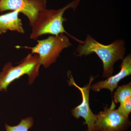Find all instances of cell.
Returning a JSON list of instances; mask_svg holds the SVG:
<instances>
[{
	"instance_id": "cell-1",
	"label": "cell",
	"mask_w": 131,
	"mask_h": 131,
	"mask_svg": "<svg viewBox=\"0 0 131 131\" xmlns=\"http://www.w3.org/2000/svg\"><path fill=\"white\" fill-rule=\"evenodd\" d=\"M79 43L76 49V56H87L95 53L103 63L102 77L108 78L113 73L114 64L124 58L126 48L125 41L117 39L110 44L104 45L96 41L92 36L87 35L84 40L78 39Z\"/></svg>"
},
{
	"instance_id": "cell-2",
	"label": "cell",
	"mask_w": 131,
	"mask_h": 131,
	"mask_svg": "<svg viewBox=\"0 0 131 131\" xmlns=\"http://www.w3.org/2000/svg\"><path fill=\"white\" fill-rule=\"evenodd\" d=\"M80 2V0H75L63 7L57 10L46 8L42 9L32 26V30L30 37L32 39H36L45 34L58 35L66 33L74 40H76L77 38L69 35L65 30L63 23L66 20L63 16L67 9H75Z\"/></svg>"
},
{
	"instance_id": "cell-3",
	"label": "cell",
	"mask_w": 131,
	"mask_h": 131,
	"mask_svg": "<svg viewBox=\"0 0 131 131\" xmlns=\"http://www.w3.org/2000/svg\"><path fill=\"white\" fill-rule=\"evenodd\" d=\"M41 65L39 57L37 54H28L16 66H13L11 63H7L0 73V92L6 91L12 82L24 75H28L29 83H32L38 76Z\"/></svg>"
},
{
	"instance_id": "cell-4",
	"label": "cell",
	"mask_w": 131,
	"mask_h": 131,
	"mask_svg": "<svg viewBox=\"0 0 131 131\" xmlns=\"http://www.w3.org/2000/svg\"><path fill=\"white\" fill-rule=\"evenodd\" d=\"M37 44L34 47H22L30 49L31 54H38L40 64L45 68H49L57 61L61 52L72 45L67 36L61 34L50 36L43 40H37Z\"/></svg>"
},
{
	"instance_id": "cell-5",
	"label": "cell",
	"mask_w": 131,
	"mask_h": 131,
	"mask_svg": "<svg viewBox=\"0 0 131 131\" xmlns=\"http://www.w3.org/2000/svg\"><path fill=\"white\" fill-rule=\"evenodd\" d=\"M96 116L93 131H126L131 126L129 118L107 106Z\"/></svg>"
},
{
	"instance_id": "cell-6",
	"label": "cell",
	"mask_w": 131,
	"mask_h": 131,
	"mask_svg": "<svg viewBox=\"0 0 131 131\" xmlns=\"http://www.w3.org/2000/svg\"><path fill=\"white\" fill-rule=\"evenodd\" d=\"M68 77L69 79V85L74 86L80 90L82 95L81 103L71 110L73 116L77 119L82 117L85 120L83 124L86 125L88 127L87 131H93L94 125L96 121V115L92 112L89 105V94L90 87L95 78L91 76L90 78L89 82L86 86L83 87L78 86L75 82L70 71H68Z\"/></svg>"
},
{
	"instance_id": "cell-7",
	"label": "cell",
	"mask_w": 131,
	"mask_h": 131,
	"mask_svg": "<svg viewBox=\"0 0 131 131\" xmlns=\"http://www.w3.org/2000/svg\"><path fill=\"white\" fill-rule=\"evenodd\" d=\"M119 73L114 75L108 77L104 81H101L91 84L90 89L95 92H99L103 89L110 90L112 95L114 89L118 87L119 83L122 79L131 74V55L129 54L122 59Z\"/></svg>"
},
{
	"instance_id": "cell-8",
	"label": "cell",
	"mask_w": 131,
	"mask_h": 131,
	"mask_svg": "<svg viewBox=\"0 0 131 131\" xmlns=\"http://www.w3.org/2000/svg\"><path fill=\"white\" fill-rule=\"evenodd\" d=\"M19 13L18 10H16L0 15V35L8 30L25 33L21 19L19 18Z\"/></svg>"
},
{
	"instance_id": "cell-9",
	"label": "cell",
	"mask_w": 131,
	"mask_h": 131,
	"mask_svg": "<svg viewBox=\"0 0 131 131\" xmlns=\"http://www.w3.org/2000/svg\"><path fill=\"white\" fill-rule=\"evenodd\" d=\"M25 3V8L21 13L29 20L30 25L33 24L37 18L39 13L46 8V0H24Z\"/></svg>"
},
{
	"instance_id": "cell-10",
	"label": "cell",
	"mask_w": 131,
	"mask_h": 131,
	"mask_svg": "<svg viewBox=\"0 0 131 131\" xmlns=\"http://www.w3.org/2000/svg\"><path fill=\"white\" fill-rule=\"evenodd\" d=\"M115 103H122L131 99V83L118 87L113 96Z\"/></svg>"
},
{
	"instance_id": "cell-11",
	"label": "cell",
	"mask_w": 131,
	"mask_h": 131,
	"mask_svg": "<svg viewBox=\"0 0 131 131\" xmlns=\"http://www.w3.org/2000/svg\"><path fill=\"white\" fill-rule=\"evenodd\" d=\"M25 6L24 0H0V12L18 10L21 13Z\"/></svg>"
},
{
	"instance_id": "cell-12",
	"label": "cell",
	"mask_w": 131,
	"mask_h": 131,
	"mask_svg": "<svg viewBox=\"0 0 131 131\" xmlns=\"http://www.w3.org/2000/svg\"><path fill=\"white\" fill-rule=\"evenodd\" d=\"M33 124L32 118L28 117L21 119L18 125L15 126H11L5 124V129L6 131H28L32 127Z\"/></svg>"
},
{
	"instance_id": "cell-13",
	"label": "cell",
	"mask_w": 131,
	"mask_h": 131,
	"mask_svg": "<svg viewBox=\"0 0 131 131\" xmlns=\"http://www.w3.org/2000/svg\"><path fill=\"white\" fill-rule=\"evenodd\" d=\"M117 110L124 116L129 118L131 112V99L120 104L119 107Z\"/></svg>"
}]
</instances>
